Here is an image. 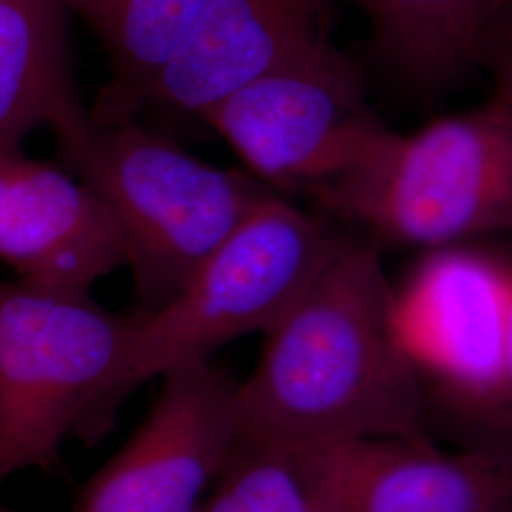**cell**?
<instances>
[{
	"label": "cell",
	"mask_w": 512,
	"mask_h": 512,
	"mask_svg": "<svg viewBox=\"0 0 512 512\" xmlns=\"http://www.w3.org/2000/svg\"><path fill=\"white\" fill-rule=\"evenodd\" d=\"M241 440L429 442L418 357L374 243L346 239L238 384Z\"/></svg>",
	"instance_id": "1"
},
{
	"label": "cell",
	"mask_w": 512,
	"mask_h": 512,
	"mask_svg": "<svg viewBox=\"0 0 512 512\" xmlns=\"http://www.w3.org/2000/svg\"><path fill=\"white\" fill-rule=\"evenodd\" d=\"M143 315L0 281V482L50 469L71 437L90 446L109 433Z\"/></svg>",
	"instance_id": "2"
},
{
	"label": "cell",
	"mask_w": 512,
	"mask_h": 512,
	"mask_svg": "<svg viewBox=\"0 0 512 512\" xmlns=\"http://www.w3.org/2000/svg\"><path fill=\"white\" fill-rule=\"evenodd\" d=\"M59 152L63 165L109 205L126 243L137 310L148 313L181 293L275 192L255 175L205 164L137 120L90 122Z\"/></svg>",
	"instance_id": "3"
},
{
	"label": "cell",
	"mask_w": 512,
	"mask_h": 512,
	"mask_svg": "<svg viewBox=\"0 0 512 512\" xmlns=\"http://www.w3.org/2000/svg\"><path fill=\"white\" fill-rule=\"evenodd\" d=\"M313 200L387 243L439 249L512 234V105L495 97L410 135L389 129Z\"/></svg>",
	"instance_id": "4"
},
{
	"label": "cell",
	"mask_w": 512,
	"mask_h": 512,
	"mask_svg": "<svg viewBox=\"0 0 512 512\" xmlns=\"http://www.w3.org/2000/svg\"><path fill=\"white\" fill-rule=\"evenodd\" d=\"M348 236L272 192L160 310L143 311L118 391L205 361L251 332H268L308 291Z\"/></svg>",
	"instance_id": "5"
},
{
	"label": "cell",
	"mask_w": 512,
	"mask_h": 512,
	"mask_svg": "<svg viewBox=\"0 0 512 512\" xmlns=\"http://www.w3.org/2000/svg\"><path fill=\"white\" fill-rule=\"evenodd\" d=\"M256 179L315 198L365 160L387 128L348 55L327 42L228 95L202 116Z\"/></svg>",
	"instance_id": "6"
},
{
	"label": "cell",
	"mask_w": 512,
	"mask_h": 512,
	"mask_svg": "<svg viewBox=\"0 0 512 512\" xmlns=\"http://www.w3.org/2000/svg\"><path fill=\"white\" fill-rule=\"evenodd\" d=\"M238 384L211 359L162 376L147 418L71 512H200L241 444Z\"/></svg>",
	"instance_id": "7"
},
{
	"label": "cell",
	"mask_w": 512,
	"mask_h": 512,
	"mask_svg": "<svg viewBox=\"0 0 512 512\" xmlns=\"http://www.w3.org/2000/svg\"><path fill=\"white\" fill-rule=\"evenodd\" d=\"M0 262L38 287L90 293L126 266L109 205L67 167L0 143Z\"/></svg>",
	"instance_id": "8"
},
{
	"label": "cell",
	"mask_w": 512,
	"mask_h": 512,
	"mask_svg": "<svg viewBox=\"0 0 512 512\" xmlns=\"http://www.w3.org/2000/svg\"><path fill=\"white\" fill-rule=\"evenodd\" d=\"M323 512H497L512 507V440L461 452L431 442L321 444Z\"/></svg>",
	"instance_id": "9"
},
{
	"label": "cell",
	"mask_w": 512,
	"mask_h": 512,
	"mask_svg": "<svg viewBox=\"0 0 512 512\" xmlns=\"http://www.w3.org/2000/svg\"><path fill=\"white\" fill-rule=\"evenodd\" d=\"M330 0H207L150 105L202 116L258 76L329 42Z\"/></svg>",
	"instance_id": "10"
},
{
	"label": "cell",
	"mask_w": 512,
	"mask_h": 512,
	"mask_svg": "<svg viewBox=\"0 0 512 512\" xmlns=\"http://www.w3.org/2000/svg\"><path fill=\"white\" fill-rule=\"evenodd\" d=\"M69 0H0V143L38 126L63 147L90 124L71 69Z\"/></svg>",
	"instance_id": "11"
},
{
	"label": "cell",
	"mask_w": 512,
	"mask_h": 512,
	"mask_svg": "<svg viewBox=\"0 0 512 512\" xmlns=\"http://www.w3.org/2000/svg\"><path fill=\"white\" fill-rule=\"evenodd\" d=\"M421 325L427 353L456 395L486 416L494 401L501 365L505 277L475 260H435L420 279Z\"/></svg>",
	"instance_id": "12"
},
{
	"label": "cell",
	"mask_w": 512,
	"mask_h": 512,
	"mask_svg": "<svg viewBox=\"0 0 512 512\" xmlns=\"http://www.w3.org/2000/svg\"><path fill=\"white\" fill-rule=\"evenodd\" d=\"M207 0H69L97 38L109 63V82L90 112L95 126L137 120L160 73Z\"/></svg>",
	"instance_id": "13"
},
{
	"label": "cell",
	"mask_w": 512,
	"mask_h": 512,
	"mask_svg": "<svg viewBox=\"0 0 512 512\" xmlns=\"http://www.w3.org/2000/svg\"><path fill=\"white\" fill-rule=\"evenodd\" d=\"M380 52L412 80L454 82L480 67L495 0H363Z\"/></svg>",
	"instance_id": "14"
},
{
	"label": "cell",
	"mask_w": 512,
	"mask_h": 512,
	"mask_svg": "<svg viewBox=\"0 0 512 512\" xmlns=\"http://www.w3.org/2000/svg\"><path fill=\"white\" fill-rule=\"evenodd\" d=\"M200 512H323V450L241 440Z\"/></svg>",
	"instance_id": "15"
},
{
	"label": "cell",
	"mask_w": 512,
	"mask_h": 512,
	"mask_svg": "<svg viewBox=\"0 0 512 512\" xmlns=\"http://www.w3.org/2000/svg\"><path fill=\"white\" fill-rule=\"evenodd\" d=\"M486 437L482 439L512 440V272L505 275V308H503V340L501 365L494 401L484 416Z\"/></svg>",
	"instance_id": "16"
},
{
	"label": "cell",
	"mask_w": 512,
	"mask_h": 512,
	"mask_svg": "<svg viewBox=\"0 0 512 512\" xmlns=\"http://www.w3.org/2000/svg\"><path fill=\"white\" fill-rule=\"evenodd\" d=\"M480 67L490 74L495 97L512 105V2L501 8L488 25Z\"/></svg>",
	"instance_id": "17"
},
{
	"label": "cell",
	"mask_w": 512,
	"mask_h": 512,
	"mask_svg": "<svg viewBox=\"0 0 512 512\" xmlns=\"http://www.w3.org/2000/svg\"><path fill=\"white\" fill-rule=\"evenodd\" d=\"M509 2H512V0H495L494 16H495V14H497V12H499V10H501V8H505V6H507V4H509Z\"/></svg>",
	"instance_id": "18"
},
{
	"label": "cell",
	"mask_w": 512,
	"mask_h": 512,
	"mask_svg": "<svg viewBox=\"0 0 512 512\" xmlns=\"http://www.w3.org/2000/svg\"><path fill=\"white\" fill-rule=\"evenodd\" d=\"M497 512H512V507H507V509H503V511H497Z\"/></svg>",
	"instance_id": "19"
}]
</instances>
